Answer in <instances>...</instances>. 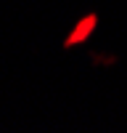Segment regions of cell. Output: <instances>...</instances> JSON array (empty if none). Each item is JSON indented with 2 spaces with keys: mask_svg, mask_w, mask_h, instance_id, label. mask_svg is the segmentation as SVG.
<instances>
[{
  "mask_svg": "<svg viewBox=\"0 0 127 133\" xmlns=\"http://www.w3.org/2000/svg\"><path fill=\"white\" fill-rule=\"evenodd\" d=\"M93 24H95V19L93 16H88L85 21H80L77 24V29L69 35V40H66V45H74V43H80V37H88V32L93 29Z\"/></svg>",
  "mask_w": 127,
  "mask_h": 133,
  "instance_id": "6da1fadb",
  "label": "cell"
}]
</instances>
